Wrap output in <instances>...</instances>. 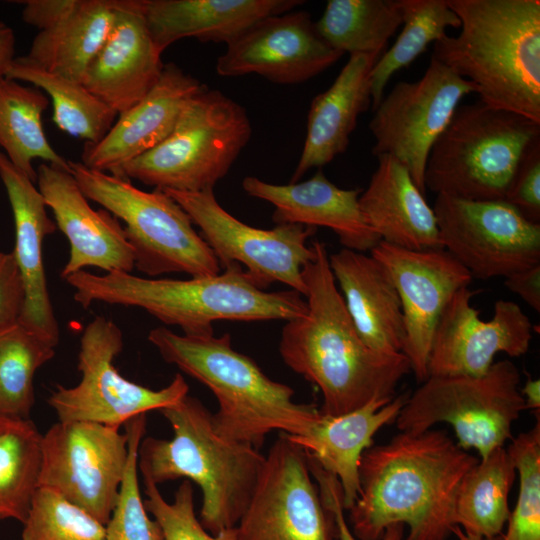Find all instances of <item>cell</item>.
Masks as SVG:
<instances>
[{
  "mask_svg": "<svg viewBox=\"0 0 540 540\" xmlns=\"http://www.w3.org/2000/svg\"><path fill=\"white\" fill-rule=\"evenodd\" d=\"M242 187L249 196L274 206L272 220L277 225L326 227L338 236L344 248L364 253L380 241L360 211L358 198L362 190L336 186L321 168L310 179L287 185L248 176Z\"/></svg>",
  "mask_w": 540,
  "mask_h": 540,
  "instance_id": "obj_24",
  "label": "cell"
},
{
  "mask_svg": "<svg viewBox=\"0 0 540 540\" xmlns=\"http://www.w3.org/2000/svg\"><path fill=\"white\" fill-rule=\"evenodd\" d=\"M452 534H454L458 538V540H486L464 533L463 530L457 525L452 528ZM490 540H501V535Z\"/></svg>",
  "mask_w": 540,
  "mask_h": 540,
  "instance_id": "obj_49",
  "label": "cell"
},
{
  "mask_svg": "<svg viewBox=\"0 0 540 540\" xmlns=\"http://www.w3.org/2000/svg\"><path fill=\"white\" fill-rule=\"evenodd\" d=\"M5 77L33 84L47 93L52 101L53 123L63 132L86 143L100 141L118 116L81 83L40 69L23 57L13 59Z\"/></svg>",
  "mask_w": 540,
  "mask_h": 540,
  "instance_id": "obj_33",
  "label": "cell"
},
{
  "mask_svg": "<svg viewBox=\"0 0 540 540\" xmlns=\"http://www.w3.org/2000/svg\"><path fill=\"white\" fill-rule=\"evenodd\" d=\"M371 255L389 272L399 294L405 339L402 353L419 382L428 378L434 332L448 302L471 274L447 250H410L382 240Z\"/></svg>",
  "mask_w": 540,
  "mask_h": 540,
  "instance_id": "obj_17",
  "label": "cell"
},
{
  "mask_svg": "<svg viewBox=\"0 0 540 540\" xmlns=\"http://www.w3.org/2000/svg\"><path fill=\"white\" fill-rule=\"evenodd\" d=\"M316 27L340 53L382 54L403 23L400 0H329Z\"/></svg>",
  "mask_w": 540,
  "mask_h": 540,
  "instance_id": "obj_34",
  "label": "cell"
},
{
  "mask_svg": "<svg viewBox=\"0 0 540 540\" xmlns=\"http://www.w3.org/2000/svg\"><path fill=\"white\" fill-rule=\"evenodd\" d=\"M524 399L526 409L530 408L539 412L540 409V381L539 379L528 378L524 386L520 389Z\"/></svg>",
  "mask_w": 540,
  "mask_h": 540,
  "instance_id": "obj_48",
  "label": "cell"
},
{
  "mask_svg": "<svg viewBox=\"0 0 540 540\" xmlns=\"http://www.w3.org/2000/svg\"><path fill=\"white\" fill-rule=\"evenodd\" d=\"M378 166L358 198L366 224L380 240L410 250L444 249L433 207L407 168L389 155Z\"/></svg>",
  "mask_w": 540,
  "mask_h": 540,
  "instance_id": "obj_26",
  "label": "cell"
},
{
  "mask_svg": "<svg viewBox=\"0 0 540 540\" xmlns=\"http://www.w3.org/2000/svg\"><path fill=\"white\" fill-rule=\"evenodd\" d=\"M128 458V434L95 422L58 421L42 436L39 487L106 525L117 503Z\"/></svg>",
  "mask_w": 540,
  "mask_h": 540,
  "instance_id": "obj_13",
  "label": "cell"
},
{
  "mask_svg": "<svg viewBox=\"0 0 540 540\" xmlns=\"http://www.w3.org/2000/svg\"><path fill=\"white\" fill-rule=\"evenodd\" d=\"M171 439L142 438L138 470L156 485L184 478L202 491L200 523L216 535L235 528L252 495L265 455L250 444L220 435L212 413L188 394L159 410Z\"/></svg>",
  "mask_w": 540,
  "mask_h": 540,
  "instance_id": "obj_6",
  "label": "cell"
},
{
  "mask_svg": "<svg viewBox=\"0 0 540 540\" xmlns=\"http://www.w3.org/2000/svg\"><path fill=\"white\" fill-rule=\"evenodd\" d=\"M540 124L477 101L459 105L431 148L425 187L466 200H504Z\"/></svg>",
  "mask_w": 540,
  "mask_h": 540,
  "instance_id": "obj_7",
  "label": "cell"
},
{
  "mask_svg": "<svg viewBox=\"0 0 540 540\" xmlns=\"http://www.w3.org/2000/svg\"><path fill=\"white\" fill-rule=\"evenodd\" d=\"M478 462L443 430L400 432L360 459L358 496L349 511L358 540H381L386 528L408 526L405 540H446L456 525L461 479Z\"/></svg>",
  "mask_w": 540,
  "mask_h": 540,
  "instance_id": "obj_1",
  "label": "cell"
},
{
  "mask_svg": "<svg viewBox=\"0 0 540 540\" xmlns=\"http://www.w3.org/2000/svg\"><path fill=\"white\" fill-rule=\"evenodd\" d=\"M380 56L351 54L332 85L312 99L304 146L290 183L346 151L359 115L372 105L371 71Z\"/></svg>",
  "mask_w": 540,
  "mask_h": 540,
  "instance_id": "obj_27",
  "label": "cell"
},
{
  "mask_svg": "<svg viewBox=\"0 0 540 540\" xmlns=\"http://www.w3.org/2000/svg\"><path fill=\"white\" fill-rule=\"evenodd\" d=\"M123 345L122 331L112 320L96 316L86 325L78 353L80 382L69 388L56 385L48 398L58 421L120 428L132 418L175 404L188 394L189 386L179 373L158 390L123 377L114 365Z\"/></svg>",
  "mask_w": 540,
  "mask_h": 540,
  "instance_id": "obj_11",
  "label": "cell"
},
{
  "mask_svg": "<svg viewBox=\"0 0 540 540\" xmlns=\"http://www.w3.org/2000/svg\"><path fill=\"white\" fill-rule=\"evenodd\" d=\"M0 178L13 213V254L24 287V303L18 322L57 346L60 331L43 264V241L55 232L56 223L48 216L46 202L35 182L16 168L1 150Z\"/></svg>",
  "mask_w": 540,
  "mask_h": 540,
  "instance_id": "obj_23",
  "label": "cell"
},
{
  "mask_svg": "<svg viewBox=\"0 0 540 540\" xmlns=\"http://www.w3.org/2000/svg\"><path fill=\"white\" fill-rule=\"evenodd\" d=\"M342 55L321 36L310 13L291 10L256 22L228 43L215 69L222 77L254 73L292 85L317 76Z\"/></svg>",
  "mask_w": 540,
  "mask_h": 540,
  "instance_id": "obj_19",
  "label": "cell"
},
{
  "mask_svg": "<svg viewBox=\"0 0 540 540\" xmlns=\"http://www.w3.org/2000/svg\"><path fill=\"white\" fill-rule=\"evenodd\" d=\"M42 436L30 418L0 417V520H26L39 488Z\"/></svg>",
  "mask_w": 540,
  "mask_h": 540,
  "instance_id": "obj_35",
  "label": "cell"
},
{
  "mask_svg": "<svg viewBox=\"0 0 540 540\" xmlns=\"http://www.w3.org/2000/svg\"><path fill=\"white\" fill-rule=\"evenodd\" d=\"M251 134L245 108L221 91L205 86L185 104L172 132L125 164L118 177L159 190L214 191Z\"/></svg>",
  "mask_w": 540,
  "mask_h": 540,
  "instance_id": "obj_8",
  "label": "cell"
},
{
  "mask_svg": "<svg viewBox=\"0 0 540 540\" xmlns=\"http://www.w3.org/2000/svg\"><path fill=\"white\" fill-rule=\"evenodd\" d=\"M68 164L86 198L124 222L139 271L150 278L172 272L191 277L220 273L218 259L189 215L164 191L147 192L129 179L90 169L81 162L68 160Z\"/></svg>",
  "mask_w": 540,
  "mask_h": 540,
  "instance_id": "obj_9",
  "label": "cell"
},
{
  "mask_svg": "<svg viewBox=\"0 0 540 540\" xmlns=\"http://www.w3.org/2000/svg\"><path fill=\"white\" fill-rule=\"evenodd\" d=\"M475 294L464 287L443 310L431 344L429 376H482L496 354L519 357L529 350L532 324L520 306L500 299L492 318L483 321L471 305Z\"/></svg>",
  "mask_w": 540,
  "mask_h": 540,
  "instance_id": "obj_18",
  "label": "cell"
},
{
  "mask_svg": "<svg viewBox=\"0 0 540 540\" xmlns=\"http://www.w3.org/2000/svg\"><path fill=\"white\" fill-rule=\"evenodd\" d=\"M24 4L23 21L39 29L49 30L70 16L81 0H27Z\"/></svg>",
  "mask_w": 540,
  "mask_h": 540,
  "instance_id": "obj_45",
  "label": "cell"
},
{
  "mask_svg": "<svg viewBox=\"0 0 540 540\" xmlns=\"http://www.w3.org/2000/svg\"><path fill=\"white\" fill-rule=\"evenodd\" d=\"M308 453L285 433L268 450L238 540H336L330 511L313 482Z\"/></svg>",
  "mask_w": 540,
  "mask_h": 540,
  "instance_id": "obj_15",
  "label": "cell"
},
{
  "mask_svg": "<svg viewBox=\"0 0 540 540\" xmlns=\"http://www.w3.org/2000/svg\"><path fill=\"white\" fill-rule=\"evenodd\" d=\"M504 285L540 312V264L505 277Z\"/></svg>",
  "mask_w": 540,
  "mask_h": 540,
  "instance_id": "obj_46",
  "label": "cell"
},
{
  "mask_svg": "<svg viewBox=\"0 0 540 540\" xmlns=\"http://www.w3.org/2000/svg\"><path fill=\"white\" fill-rule=\"evenodd\" d=\"M49 99L42 90L20 81L0 77V148L11 163L33 182L35 159L70 170L68 160L49 143L42 125V114Z\"/></svg>",
  "mask_w": 540,
  "mask_h": 540,
  "instance_id": "obj_31",
  "label": "cell"
},
{
  "mask_svg": "<svg viewBox=\"0 0 540 540\" xmlns=\"http://www.w3.org/2000/svg\"><path fill=\"white\" fill-rule=\"evenodd\" d=\"M460 32L432 56L476 88L483 104L540 124V1L447 0Z\"/></svg>",
  "mask_w": 540,
  "mask_h": 540,
  "instance_id": "obj_3",
  "label": "cell"
},
{
  "mask_svg": "<svg viewBox=\"0 0 540 540\" xmlns=\"http://www.w3.org/2000/svg\"><path fill=\"white\" fill-rule=\"evenodd\" d=\"M174 199L200 228L201 236L213 251L220 267L238 263L260 289L274 282L306 294L304 266L315 258L307 246L316 227L280 224L272 229L249 226L226 211L214 191L181 192L162 190Z\"/></svg>",
  "mask_w": 540,
  "mask_h": 540,
  "instance_id": "obj_12",
  "label": "cell"
},
{
  "mask_svg": "<svg viewBox=\"0 0 540 540\" xmlns=\"http://www.w3.org/2000/svg\"><path fill=\"white\" fill-rule=\"evenodd\" d=\"M162 52L148 30L142 0H115V20L81 84L120 114L159 80Z\"/></svg>",
  "mask_w": 540,
  "mask_h": 540,
  "instance_id": "obj_21",
  "label": "cell"
},
{
  "mask_svg": "<svg viewBox=\"0 0 540 540\" xmlns=\"http://www.w3.org/2000/svg\"><path fill=\"white\" fill-rule=\"evenodd\" d=\"M55 347L19 322L0 331V417L29 419L34 375Z\"/></svg>",
  "mask_w": 540,
  "mask_h": 540,
  "instance_id": "obj_37",
  "label": "cell"
},
{
  "mask_svg": "<svg viewBox=\"0 0 540 540\" xmlns=\"http://www.w3.org/2000/svg\"><path fill=\"white\" fill-rule=\"evenodd\" d=\"M409 394L375 399L362 408L339 416L321 413L304 436H287L301 446L341 486L344 510L354 504L359 492L358 469L363 452L374 435L395 422Z\"/></svg>",
  "mask_w": 540,
  "mask_h": 540,
  "instance_id": "obj_29",
  "label": "cell"
},
{
  "mask_svg": "<svg viewBox=\"0 0 540 540\" xmlns=\"http://www.w3.org/2000/svg\"><path fill=\"white\" fill-rule=\"evenodd\" d=\"M143 482L145 508L159 523L164 540H238L236 527L216 535L204 529L195 514L191 481H182L171 503L163 498L155 483L144 478Z\"/></svg>",
  "mask_w": 540,
  "mask_h": 540,
  "instance_id": "obj_41",
  "label": "cell"
},
{
  "mask_svg": "<svg viewBox=\"0 0 540 540\" xmlns=\"http://www.w3.org/2000/svg\"><path fill=\"white\" fill-rule=\"evenodd\" d=\"M503 201L527 220L540 224V137L523 154Z\"/></svg>",
  "mask_w": 540,
  "mask_h": 540,
  "instance_id": "obj_42",
  "label": "cell"
},
{
  "mask_svg": "<svg viewBox=\"0 0 540 540\" xmlns=\"http://www.w3.org/2000/svg\"><path fill=\"white\" fill-rule=\"evenodd\" d=\"M15 35L13 29L0 21V77L5 73L14 59Z\"/></svg>",
  "mask_w": 540,
  "mask_h": 540,
  "instance_id": "obj_47",
  "label": "cell"
},
{
  "mask_svg": "<svg viewBox=\"0 0 540 540\" xmlns=\"http://www.w3.org/2000/svg\"><path fill=\"white\" fill-rule=\"evenodd\" d=\"M128 458L117 503L106 527L107 540H164L159 523L148 516L138 481V447L146 430V414L125 424Z\"/></svg>",
  "mask_w": 540,
  "mask_h": 540,
  "instance_id": "obj_38",
  "label": "cell"
},
{
  "mask_svg": "<svg viewBox=\"0 0 540 540\" xmlns=\"http://www.w3.org/2000/svg\"><path fill=\"white\" fill-rule=\"evenodd\" d=\"M301 0H142L148 30L163 51L184 38L226 45L256 22L294 10Z\"/></svg>",
  "mask_w": 540,
  "mask_h": 540,
  "instance_id": "obj_28",
  "label": "cell"
},
{
  "mask_svg": "<svg viewBox=\"0 0 540 540\" xmlns=\"http://www.w3.org/2000/svg\"><path fill=\"white\" fill-rule=\"evenodd\" d=\"M433 210L443 248L472 278L507 277L540 264V224L507 202L439 194Z\"/></svg>",
  "mask_w": 540,
  "mask_h": 540,
  "instance_id": "obj_16",
  "label": "cell"
},
{
  "mask_svg": "<svg viewBox=\"0 0 540 540\" xmlns=\"http://www.w3.org/2000/svg\"><path fill=\"white\" fill-rule=\"evenodd\" d=\"M403 28L394 44L376 61L371 71L373 110L384 96L391 77L409 66L427 47L444 38L449 27L460 28L457 14L447 0H400Z\"/></svg>",
  "mask_w": 540,
  "mask_h": 540,
  "instance_id": "obj_36",
  "label": "cell"
},
{
  "mask_svg": "<svg viewBox=\"0 0 540 540\" xmlns=\"http://www.w3.org/2000/svg\"><path fill=\"white\" fill-rule=\"evenodd\" d=\"M24 303V287L13 252L0 251V331L16 324Z\"/></svg>",
  "mask_w": 540,
  "mask_h": 540,
  "instance_id": "obj_44",
  "label": "cell"
},
{
  "mask_svg": "<svg viewBox=\"0 0 540 540\" xmlns=\"http://www.w3.org/2000/svg\"><path fill=\"white\" fill-rule=\"evenodd\" d=\"M506 449L519 474V492L501 540H540V422Z\"/></svg>",
  "mask_w": 540,
  "mask_h": 540,
  "instance_id": "obj_39",
  "label": "cell"
},
{
  "mask_svg": "<svg viewBox=\"0 0 540 540\" xmlns=\"http://www.w3.org/2000/svg\"><path fill=\"white\" fill-rule=\"evenodd\" d=\"M329 264L362 341L380 353H402V305L385 266L371 254L347 248L329 255Z\"/></svg>",
  "mask_w": 540,
  "mask_h": 540,
  "instance_id": "obj_25",
  "label": "cell"
},
{
  "mask_svg": "<svg viewBox=\"0 0 540 540\" xmlns=\"http://www.w3.org/2000/svg\"><path fill=\"white\" fill-rule=\"evenodd\" d=\"M470 93H476L470 81L431 55L420 79L398 82L374 109L369 123L375 140L372 153L397 159L425 194L424 176L431 148L460 101Z\"/></svg>",
  "mask_w": 540,
  "mask_h": 540,
  "instance_id": "obj_14",
  "label": "cell"
},
{
  "mask_svg": "<svg viewBox=\"0 0 540 540\" xmlns=\"http://www.w3.org/2000/svg\"><path fill=\"white\" fill-rule=\"evenodd\" d=\"M516 469L504 447L471 467L457 489L455 524L464 533L486 540L502 534L510 516L508 496Z\"/></svg>",
  "mask_w": 540,
  "mask_h": 540,
  "instance_id": "obj_32",
  "label": "cell"
},
{
  "mask_svg": "<svg viewBox=\"0 0 540 540\" xmlns=\"http://www.w3.org/2000/svg\"><path fill=\"white\" fill-rule=\"evenodd\" d=\"M223 269L215 276L186 280L80 270L65 280L84 309L94 302L139 307L190 336L214 334L212 323L217 320L287 322L306 313L307 303L297 291L265 292L240 264Z\"/></svg>",
  "mask_w": 540,
  "mask_h": 540,
  "instance_id": "obj_4",
  "label": "cell"
},
{
  "mask_svg": "<svg viewBox=\"0 0 540 540\" xmlns=\"http://www.w3.org/2000/svg\"><path fill=\"white\" fill-rule=\"evenodd\" d=\"M21 540H107L106 527L54 491L39 487L23 523Z\"/></svg>",
  "mask_w": 540,
  "mask_h": 540,
  "instance_id": "obj_40",
  "label": "cell"
},
{
  "mask_svg": "<svg viewBox=\"0 0 540 540\" xmlns=\"http://www.w3.org/2000/svg\"><path fill=\"white\" fill-rule=\"evenodd\" d=\"M115 20V0H81L57 26L39 31L23 58L47 72L81 83Z\"/></svg>",
  "mask_w": 540,
  "mask_h": 540,
  "instance_id": "obj_30",
  "label": "cell"
},
{
  "mask_svg": "<svg viewBox=\"0 0 540 540\" xmlns=\"http://www.w3.org/2000/svg\"><path fill=\"white\" fill-rule=\"evenodd\" d=\"M520 380L508 359L482 376H429L408 396L395 423L400 432L416 434L448 423L460 447L484 458L512 439L513 423L526 409Z\"/></svg>",
  "mask_w": 540,
  "mask_h": 540,
  "instance_id": "obj_10",
  "label": "cell"
},
{
  "mask_svg": "<svg viewBox=\"0 0 540 540\" xmlns=\"http://www.w3.org/2000/svg\"><path fill=\"white\" fill-rule=\"evenodd\" d=\"M205 86L176 64H164L149 93L118 114L100 141L85 143L81 163L118 176L125 164L154 148L172 132L185 104Z\"/></svg>",
  "mask_w": 540,
  "mask_h": 540,
  "instance_id": "obj_22",
  "label": "cell"
},
{
  "mask_svg": "<svg viewBox=\"0 0 540 540\" xmlns=\"http://www.w3.org/2000/svg\"><path fill=\"white\" fill-rule=\"evenodd\" d=\"M38 189L66 236L70 255L60 276L94 266L109 272L131 273L134 252L124 227L107 210H94L70 170L43 163L37 169Z\"/></svg>",
  "mask_w": 540,
  "mask_h": 540,
  "instance_id": "obj_20",
  "label": "cell"
},
{
  "mask_svg": "<svg viewBox=\"0 0 540 540\" xmlns=\"http://www.w3.org/2000/svg\"><path fill=\"white\" fill-rule=\"evenodd\" d=\"M312 246L315 258L302 270L307 311L282 329L284 363L319 388L324 415H344L375 399L393 398L411 371L407 357L374 351L362 341L336 287L326 245L314 241Z\"/></svg>",
  "mask_w": 540,
  "mask_h": 540,
  "instance_id": "obj_2",
  "label": "cell"
},
{
  "mask_svg": "<svg viewBox=\"0 0 540 540\" xmlns=\"http://www.w3.org/2000/svg\"><path fill=\"white\" fill-rule=\"evenodd\" d=\"M309 467L324 506L332 514L338 540H358L344 517L342 490L338 479L325 471L313 458H309ZM381 540H405V525L401 523L388 526Z\"/></svg>",
  "mask_w": 540,
  "mask_h": 540,
  "instance_id": "obj_43",
  "label": "cell"
},
{
  "mask_svg": "<svg viewBox=\"0 0 540 540\" xmlns=\"http://www.w3.org/2000/svg\"><path fill=\"white\" fill-rule=\"evenodd\" d=\"M148 340L164 361L213 393L218 402L213 427L225 438L260 449L273 431L304 436L320 414L314 404L295 402L291 387L270 379L252 358L236 351L229 334L178 335L160 326Z\"/></svg>",
  "mask_w": 540,
  "mask_h": 540,
  "instance_id": "obj_5",
  "label": "cell"
}]
</instances>
